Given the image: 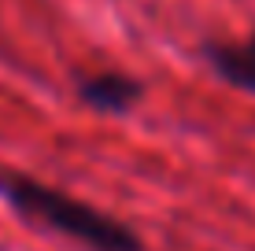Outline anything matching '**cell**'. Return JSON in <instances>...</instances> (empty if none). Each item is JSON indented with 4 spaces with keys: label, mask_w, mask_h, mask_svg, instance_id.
<instances>
[{
    "label": "cell",
    "mask_w": 255,
    "mask_h": 251,
    "mask_svg": "<svg viewBox=\"0 0 255 251\" xmlns=\"http://www.w3.org/2000/svg\"><path fill=\"white\" fill-rule=\"evenodd\" d=\"M0 196L22 222L48 229L63 240H74L85 251H144V237L129 222L26 170L0 167Z\"/></svg>",
    "instance_id": "obj_1"
},
{
    "label": "cell",
    "mask_w": 255,
    "mask_h": 251,
    "mask_svg": "<svg viewBox=\"0 0 255 251\" xmlns=\"http://www.w3.org/2000/svg\"><path fill=\"white\" fill-rule=\"evenodd\" d=\"M74 92L96 115H126L144 100V82L126 71H93L78 78Z\"/></svg>",
    "instance_id": "obj_2"
},
{
    "label": "cell",
    "mask_w": 255,
    "mask_h": 251,
    "mask_svg": "<svg viewBox=\"0 0 255 251\" xmlns=\"http://www.w3.org/2000/svg\"><path fill=\"white\" fill-rule=\"evenodd\" d=\"M204 56H207L211 71L226 85L255 96V33H248L241 41H211L204 48Z\"/></svg>",
    "instance_id": "obj_3"
}]
</instances>
